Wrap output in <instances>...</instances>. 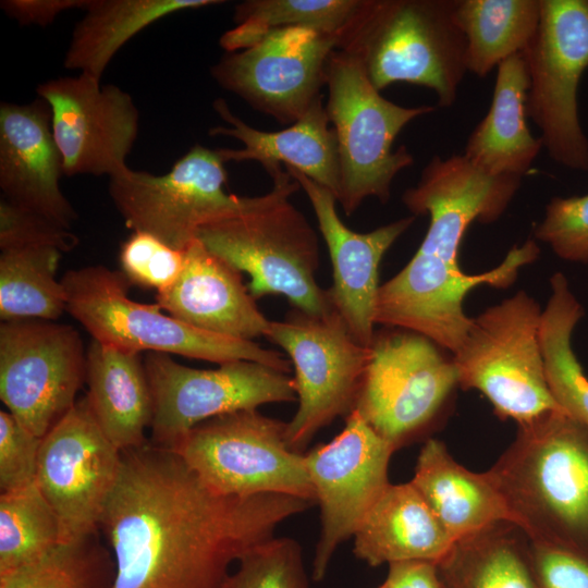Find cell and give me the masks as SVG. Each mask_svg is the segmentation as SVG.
Returning <instances> with one entry per match:
<instances>
[{
    "label": "cell",
    "instance_id": "cell-1",
    "mask_svg": "<svg viewBox=\"0 0 588 588\" xmlns=\"http://www.w3.org/2000/svg\"><path fill=\"white\" fill-rule=\"evenodd\" d=\"M313 503L292 495H223L174 451H122L99 527L114 558L110 588H221L232 563Z\"/></svg>",
    "mask_w": 588,
    "mask_h": 588
},
{
    "label": "cell",
    "instance_id": "cell-2",
    "mask_svg": "<svg viewBox=\"0 0 588 588\" xmlns=\"http://www.w3.org/2000/svg\"><path fill=\"white\" fill-rule=\"evenodd\" d=\"M531 540L588 554V429L561 411L518 425L486 471Z\"/></svg>",
    "mask_w": 588,
    "mask_h": 588
},
{
    "label": "cell",
    "instance_id": "cell-3",
    "mask_svg": "<svg viewBox=\"0 0 588 588\" xmlns=\"http://www.w3.org/2000/svg\"><path fill=\"white\" fill-rule=\"evenodd\" d=\"M271 189L246 211L201 226L196 238L213 255L250 277L247 289L258 299L283 295L295 309L323 316L334 307L315 274L318 236L290 200L299 184L274 164L266 170Z\"/></svg>",
    "mask_w": 588,
    "mask_h": 588
},
{
    "label": "cell",
    "instance_id": "cell-4",
    "mask_svg": "<svg viewBox=\"0 0 588 588\" xmlns=\"http://www.w3.org/2000/svg\"><path fill=\"white\" fill-rule=\"evenodd\" d=\"M457 0H364L336 49L355 54L379 91L394 83L432 89L451 107L465 73Z\"/></svg>",
    "mask_w": 588,
    "mask_h": 588
},
{
    "label": "cell",
    "instance_id": "cell-5",
    "mask_svg": "<svg viewBox=\"0 0 588 588\" xmlns=\"http://www.w3.org/2000/svg\"><path fill=\"white\" fill-rule=\"evenodd\" d=\"M69 311L96 340L121 350L159 352L219 365L252 360L289 373L292 363L281 353L207 332L162 314L156 304L128 297L130 282L105 266L69 270L61 279Z\"/></svg>",
    "mask_w": 588,
    "mask_h": 588
},
{
    "label": "cell",
    "instance_id": "cell-6",
    "mask_svg": "<svg viewBox=\"0 0 588 588\" xmlns=\"http://www.w3.org/2000/svg\"><path fill=\"white\" fill-rule=\"evenodd\" d=\"M328 100L324 106L335 134L341 189L338 201L347 216L368 197L385 204L399 172L414 163L405 146L392 149L403 127L434 111L432 106L403 107L381 96L362 61L334 49L326 63Z\"/></svg>",
    "mask_w": 588,
    "mask_h": 588
},
{
    "label": "cell",
    "instance_id": "cell-7",
    "mask_svg": "<svg viewBox=\"0 0 588 588\" xmlns=\"http://www.w3.org/2000/svg\"><path fill=\"white\" fill-rule=\"evenodd\" d=\"M541 314L537 302L519 291L471 318L462 345L452 355L458 385L481 392L502 420L520 425L548 412H564L546 379Z\"/></svg>",
    "mask_w": 588,
    "mask_h": 588
},
{
    "label": "cell",
    "instance_id": "cell-8",
    "mask_svg": "<svg viewBox=\"0 0 588 588\" xmlns=\"http://www.w3.org/2000/svg\"><path fill=\"white\" fill-rule=\"evenodd\" d=\"M286 422L258 409L206 420L172 451L215 492L250 497L278 493L316 503L304 453L292 451Z\"/></svg>",
    "mask_w": 588,
    "mask_h": 588
},
{
    "label": "cell",
    "instance_id": "cell-9",
    "mask_svg": "<svg viewBox=\"0 0 588 588\" xmlns=\"http://www.w3.org/2000/svg\"><path fill=\"white\" fill-rule=\"evenodd\" d=\"M411 330L376 331L354 411L395 450L441 414L458 376L453 357Z\"/></svg>",
    "mask_w": 588,
    "mask_h": 588
},
{
    "label": "cell",
    "instance_id": "cell-10",
    "mask_svg": "<svg viewBox=\"0 0 588 588\" xmlns=\"http://www.w3.org/2000/svg\"><path fill=\"white\" fill-rule=\"evenodd\" d=\"M225 183L218 150L196 144L166 174L126 168L109 177V194L133 232L152 234L185 250L201 226L240 215L258 201L259 196L228 194Z\"/></svg>",
    "mask_w": 588,
    "mask_h": 588
},
{
    "label": "cell",
    "instance_id": "cell-11",
    "mask_svg": "<svg viewBox=\"0 0 588 588\" xmlns=\"http://www.w3.org/2000/svg\"><path fill=\"white\" fill-rule=\"evenodd\" d=\"M523 56L527 117L541 131L542 145L554 162L588 171V139L577 106L588 68V0H540L539 25Z\"/></svg>",
    "mask_w": 588,
    "mask_h": 588
},
{
    "label": "cell",
    "instance_id": "cell-12",
    "mask_svg": "<svg viewBox=\"0 0 588 588\" xmlns=\"http://www.w3.org/2000/svg\"><path fill=\"white\" fill-rule=\"evenodd\" d=\"M289 356L298 407L286 422L287 446L297 453L335 418L355 407L369 356L334 310L317 316L298 309L271 321L266 335Z\"/></svg>",
    "mask_w": 588,
    "mask_h": 588
},
{
    "label": "cell",
    "instance_id": "cell-13",
    "mask_svg": "<svg viewBox=\"0 0 588 588\" xmlns=\"http://www.w3.org/2000/svg\"><path fill=\"white\" fill-rule=\"evenodd\" d=\"M151 399L150 443L172 450L197 425L268 403L297 401L294 378L264 364L234 360L215 369L176 363L148 352L144 359Z\"/></svg>",
    "mask_w": 588,
    "mask_h": 588
},
{
    "label": "cell",
    "instance_id": "cell-14",
    "mask_svg": "<svg viewBox=\"0 0 588 588\" xmlns=\"http://www.w3.org/2000/svg\"><path fill=\"white\" fill-rule=\"evenodd\" d=\"M86 365L87 353L72 326L42 319L0 326V399L39 438L75 404Z\"/></svg>",
    "mask_w": 588,
    "mask_h": 588
},
{
    "label": "cell",
    "instance_id": "cell-15",
    "mask_svg": "<svg viewBox=\"0 0 588 588\" xmlns=\"http://www.w3.org/2000/svg\"><path fill=\"white\" fill-rule=\"evenodd\" d=\"M122 466V451L98 425L86 396L45 434L36 482L51 505L60 543L88 539L100 519Z\"/></svg>",
    "mask_w": 588,
    "mask_h": 588
},
{
    "label": "cell",
    "instance_id": "cell-16",
    "mask_svg": "<svg viewBox=\"0 0 588 588\" xmlns=\"http://www.w3.org/2000/svg\"><path fill=\"white\" fill-rule=\"evenodd\" d=\"M539 254L537 243L528 240L510 249L491 270L468 274L460 264L417 250L399 273L381 284L376 324L414 331L453 355L471 324L463 308L467 293L479 285L510 286L519 269L534 262Z\"/></svg>",
    "mask_w": 588,
    "mask_h": 588
},
{
    "label": "cell",
    "instance_id": "cell-17",
    "mask_svg": "<svg viewBox=\"0 0 588 588\" xmlns=\"http://www.w3.org/2000/svg\"><path fill=\"white\" fill-rule=\"evenodd\" d=\"M341 38L309 27L274 29L247 49L226 52L210 74L254 110L292 125L323 97L326 63Z\"/></svg>",
    "mask_w": 588,
    "mask_h": 588
},
{
    "label": "cell",
    "instance_id": "cell-18",
    "mask_svg": "<svg viewBox=\"0 0 588 588\" xmlns=\"http://www.w3.org/2000/svg\"><path fill=\"white\" fill-rule=\"evenodd\" d=\"M395 449L356 411L330 442L304 453L307 473L320 507L321 530L311 578H324L331 559L353 538L366 514L390 485L389 464Z\"/></svg>",
    "mask_w": 588,
    "mask_h": 588
},
{
    "label": "cell",
    "instance_id": "cell-19",
    "mask_svg": "<svg viewBox=\"0 0 588 588\" xmlns=\"http://www.w3.org/2000/svg\"><path fill=\"white\" fill-rule=\"evenodd\" d=\"M85 73L37 86L50 109L64 175H108L124 171L138 135V110L131 95Z\"/></svg>",
    "mask_w": 588,
    "mask_h": 588
},
{
    "label": "cell",
    "instance_id": "cell-20",
    "mask_svg": "<svg viewBox=\"0 0 588 588\" xmlns=\"http://www.w3.org/2000/svg\"><path fill=\"white\" fill-rule=\"evenodd\" d=\"M522 184L516 175H490L464 155L433 156L418 183L402 200L413 216L428 215L430 223L418 250L458 264L467 228L475 221L492 223L505 211Z\"/></svg>",
    "mask_w": 588,
    "mask_h": 588
},
{
    "label": "cell",
    "instance_id": "cell-21",
    "mask_svg": "<svg viewBox=\"0 0 588 588\" xmlns=\"http://www.w3.org/2000/svg\"><path fill=\"white\" fill-rule=\"evenodd\" d=\"M284 169L299 184L314 209L327 244L333 271L328 290L335 311L352 336L369 347L375 334L379 294V266L393 243L412 225L415 216L402 218L367 233L348 229L336 211V196L293 167Z\"/></svg>",
    "mask_w": 588,
    "mask_h": 588
},
{
    "label": "cell",
    "instance_id": "cell-22",
    "mask_svg": "<svg viewBox=\"0 0 588 588\" xmlns=\"http://www.w3.org/2000/svg\"><path fill=\"white\" fill-rule=\"evenodd\" d=\"M62 175L63 158L47 102L41 98L28 105L1 102L2 198L71 230L77 213L61 191Z\"/></svg>",
    "mask_w": 588,
    "mask_h": 588
},
{
    "label": "cell",
    "instance_id": "cell-23",
    "mask_svg": "<svg viewBox=\"0 0 588 588\" xmlns=\"http://www.w3.org/2000/svg\"><path fill=\"white\" fill-rule=\"evenodd\" d=\"M255 301L241 272L210 253L198 238L185 249L177 280L156 295L160 308L182 322L244 341L266 336L271 323Z\"/></svg>",
    "mask_w": 588,
    "mask_h": 588
},
{
    "label": "cell",
    "instance_id": "cell-24",
    "mask_svg": "<svg viewBox=\"0 0 588 588\" xmlns=\"http://www.w3.org/2000/svg\"><path fill=\"white\" fill-rule=\"evenodd\" d=\"M321 97L294 124L277 132L256 130L235 115L226 101L217 98L212 106L228 126H213L209 136H229L243 143L240 149H217L222 160L257 161L265 170L274 164L295 168L339 198L341 174L335 134L329 127Z\"/></svg>",
    "mask_w": 588,
    "mask_h": 588
},
{
    "label": "cell",
    "instance_id": "cell-25",
    "mask_svg": "<svg viewBox=\"0 0 588 588\" xmlns=\"http://www.w3.org/2000/svg\"><path fill=\"white\" fill-rule=\"evenodd\" d=\"M355 556L371 567L438 563L454 541L413 483H390L354 536Z\"/></svg>",
    "mask_w": 588,
    "mask_h": 588
},
{
    "label": "cell",
    "instance_id": "cell-26",
    "mask_svg": "<svg viewBox=\"0 0 588 588\" xmlns=\"http://www.w3.org/2000/svg\"><path fill=\"white\" fill-rule=\"evenodd\" d=\"M411 482L454 542L501 522L514 523L487 473L465 468L438 439L422 445Z\"/></svg>",
    "mask_w": 588,
    "mask_h": 588
},
{
    "label": "cell",
    "instance_id": "cell-27",
    "mask_svg": "<svg viewBox=\"0 0 588 588\" xmlns=\"http://www.w3.org/2000/svg\"><path fill=\"white\" fill-rule=\"evenodd\" d=\"M529 76L523 52L498 65L490 109L469 135L464 156L490 175L526 174L542 145L526 118Z\"/></svg>",
    "mask_w": 588,
    "mask_h": 588
},
{
    "label": "cell",
    "instance_id": "cell-28",
    "mask_svg": "<svg viewBox=\"0 0 588 588\" xmlns=\"http://www.w3.org/2000/svg\"><path fill=\"white\" fill-rule=\"evenodd\" d=\"M86 353V397L98 425L121 451L144 445L152 399L140 353L96 340Z\"/></svg>",
    "mask_w": 588,
    "mask_h": 588
},
{
    "label": "cell",
    "instance_id": "cell-29",
    "mask_svg": "<svg viewBox=\"0 0 588 588\" xmlns=\"http://www.w3.org/2000/svg\"><path fill=\"white\" fill-rule=\"evenodd\" d=\"M221 0H88L75 25L64 68L101 79L115 53L136 34L179 11L221 4Z\"/></svg>",
    "mask_w": 588,
    "mask_h": 588
},
{
    "label": "cell",
    "instance_id": "cell-30",
    "mask_svg": "<svg viewBox=\"0 0 588 588\" xmlns=\"http://www.w3.org/2000/svg\"><path fill=\"white\" fill-rule=\"evenodd\" d=\"M437 566L445 588H536L529 537L511 522L455 541Z\"/></svg>",
    "mask_w": 588,
    "mask_h": 588
},
{
    "label": "cell",
    "instance_id": "cell-31",
    "mask_svg": "<svg viewBox=\"0 0 588 588\" xmlns=\"http://www.w3.org/2000/svg\"><path fill=\"white\" fill-rule=\"evenodd\" d=\"M456 19L466 38L467 71L479 77L534 38L540 0H457Z\"/></svg>",
    "mask_w": 588,
    "mask_h": 588
},
{
    "label": "cell",
    "instance_id": "cell-32",
    "mask_svg": "<svg viewBox=\"0 0 588 588\" xmlns=\"http://www.w3.org/2000/svg\"><path fill=\"white\" fill-rule=\"evenodd\" d=\"M550 283L552 293L539 330L546 379L558 405L588 429V377L571 345L584 309L563 273H554Z\"/></svg>",
    "mask_w": 588,
    "mask_h": 588
},
{
    "label": "cell",
    "instance_id": "cell-33",
    "mask_svg": "<svg viewBox=\"0 0 588 588\" xmlns=\"http://www.w3.org/2000/svg\"><path fill=\"white\" fill-rule=\"evenodd\" d=\"M0 250L1 320L58 319L66 310L63 285L56 279L63 252L48 245Z\"/></svg>",
    "mask_w": 588,
    "mask_h": 588
},
{
    "label": "cell",
    "instance_id": "cell-34",
    "mask_svg": "<svg viewBox=\"0 0 588 588\" xmlns=\"http://www.w3.org/2000/svg\"><path fill=\"white\" fill-rule=\"evenodd\" d=\"M364 0H246L234 9L236 26L225 32L220 45L226 52L247 49L268 33L285 27H309L343 34Z\"/></svg>",
    "mask_w": 588,
    "mask_h": 588
},
{
    "label": "cell",
    "instance_id": "cell-35",
    "mask_svg": "<svg viewBox=\"0 0 588 588\" xmlns=\"http://www.w3.org/2000/svg\"><path fill=\"white\" fill-rule=\"evenodd\" d=\"M60 544L56 514L37 482L0 495V576Z\"/></svg>",
    "mask_w": 588,
    "mask_h": 588
},
{
    "label": "cell",
    "instance_id": "cell-36",
    "mask_svg": "<svg viewBox=\"0 0 588 588\" xmlns=\"http://www.w3.org/2000/svg\"><path fill=\"white\" fill-rule=\"evenodd\" d=\"M91 539L60 543L38 560L0 576V588H110L109 559Z\"/></svg>",
    "mask_w": 588,
    "mask_h": 588
},
{
    "label": "cell",
    "instance_id": "cell-37",
    "mask_svg": "<svg viewBox=\"0 0 588 588\" xmlns=\"http://www.w3.org/2000/svg\"><path fill=\"white\" fill-rule=\"evenodd\" d=\"M221 588H310L301 544L289 537L260 543L237 561Z\"/></svg>",
    "mask_w": 588,
    "mask_h": 588
},
{
    "label": "cell",
    "instance_id": "cell-38",
    "mask_svg": "<svg viewBox=\"0 0 588 588\" xmlns=\"http://www.w3.org/2000/svg\"><path fill=\"white\" fill-rule=\"evenodd\" d=\"M121 272L131 284L161 292L180 277L185 250L175 249L146 232L134 231L121 245Z\"/></svg>",
    "mask_w": 588,
    "mask_h": 588
},
{
    "label": "cell",
    "instance_id": "cell-39",
    "mask_svg": "<svg viewBox=\"0 0 588 588\" xmlns=\"http://www.w3.org/2000/svg\"><path fill=\"white\" fill-rule=\"evenodd\" d=\"M535 236L564 260L588 262V194L553 197Z\"/></svg>",
    "mask_w": 588,
    "mask_h": 588
},
{
    "label": "cell",
    "instance_id": "cell-40",
    "mask_svg": "<svg viewBox=\"0 0 588 588\" xmlns=\"http://www.w3.org/2000/svg\"><path fill=\"white\" fill-rule=\"evenodd\" d=\"M41 440L8 411H0L1 493L23 489L36 481Z\"/></svg>",
    "mask_w": 588,
    "mask_h": 588
},
{
    "label": "cell",
    "instance_id": "cell-41",
    "mask_svg": "<svg viewBox=\"0 0 588 588\" xmlns=\"http://www.w3.org/2000/svg\"><path fill=\"white\" fill-rule=\"evenodd\" d=\"M78 241L70 229L1 198L0 249L22 245H48L65 253L74 249Z\"/></svg>",
    "mask_w": 588,
    "mask_h": 588
},
{
    "label": "cell",
    "instance_id": "cell-42",
    "mask_svg": "<svg viewBox=\"0 0 588 588\" xmlns=\"http://www.w3.org/2000/svg\"><path fill=\"white\" fill-rule=\"evenodd\" d=\"M536 588H588V554L542 540H531Z\"/></svg>",
    "mask_w": 588,
    "mask_h": 588
},
{
    "label": "cell",
    "instance_id": "cell-43",
    "mask_svg": "<svg viewBox=\"0 0 588 588\" xmlns=\"http://www.w3.org/2000/svg\"><path fill=\"white\" fill-rule=\"evenodd\" d=\"M88 0H4L0 2L7 15L21 25H50L62 12L85 9Z\"/></svg>",
    "mask_w": 588,
    "mask_h": 588
},
{
    "label": "cell",
    "instance_id": "cell-44",
    "mask_svg": "<svg viewBox=\"0 0 588 588\" xmlns=\"http://www.w3.org/2000/svg\"><path fill=\"white\" fill-rule=\"evenodd\" d=\"M388 566L384 583L390 588H445L437 563L411 561Z\"/></svg>",
    "mask_w": 588,
    "mask_h": 588
},
{
    "label": "cell",
    "instance_id": "cell-45",
    "mask_svg": "<svg viewBox=\"0 0 588 588\" xmlns=\"http://www.w3.org/2000/svg\"><path fill=\"white\" fill-rule=\"evenodd\" d=\"M378 588H390L384 581L382 585H380Z\"/></svg>",
    "mask_w": 588,
    "mask_h": 588
}]
</instances>
